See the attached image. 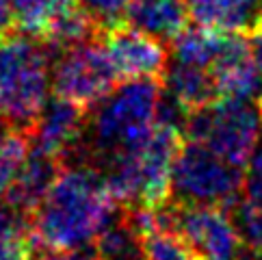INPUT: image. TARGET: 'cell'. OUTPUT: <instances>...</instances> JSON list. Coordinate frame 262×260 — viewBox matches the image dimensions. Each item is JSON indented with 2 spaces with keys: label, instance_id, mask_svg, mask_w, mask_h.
Wrapping results in <instances>:
<instances>
[{
  "label": "cell",
  "instance_id": "6da1fadb",
  "mask_svg": "<svg viewBox=\"0 0 262 260\" xmlns=\"http://www.w3.org/2000/svg\"><path fill=\"white\" fill-rule=\"evenodd\" d=\"M117 210L119 204L98 167L63 165L33 212V239L39 249L91 247Z\"/></svg>",
  "mask_w": 262,
  "mask_h": 260
},
{
  "label": "cell",
  "instance_id": "7a4b0ae2",
  "mask_svg": "<svg viewBox=\"0 0 262 260\" xmlns=\"http://www.w3.org/2000/svg\"><path fill=\"white\" fill-rule=\"evenodd\" d=\"M163 94V78L154 76L128 78L124 85L115 87L89 111L85 139L72 163H78L80 154L87 152L82 163L98 167L111 156L141 145L158 124Z\"/></svg>",
  "mask_w": 262,
  "mask_h": 260
},
{
  "label": "cell",
  "instance_id": "3957f363",
  "mask_svg": "<svg viewBox=\"0 0 262 260\" xmlns=\"http://www.w3.org/2000/svg\"><path fill=\"white\" fill-rule=\"evenodd\" d=\"M184 141L182 128L158 119L141 145L98 165L108 191L124 208H158L169 202L171 167Z\"/></svg>",
  "mask_w": 262,
  "mask_h": 260
},
{
  "label": "cell",
  "instance_id": "277c9868",
  "mask_svg": "<svg viewBox=\"0 0 262 260\" xmlns=\"http://www.w3.org/2000/svg\"><path fill=\"white\" fill-rule=\"evenodd\" d=\"M54 50L39 37L9 33L0 39V115L31 130L48 100Z\"/></svg>",
  "mask_w": 262,
  "mask_h": 260
},
{
  "label": "cell",
  "instance_id": "5b68a950",
  "mask_svg": "<svg viewBox=\"0 0 262 260\" xmlns=\"http://www.w3.org/2000/svg\"><path fill=\"white\" fill-rule=\"evenodd\" d=\"M182 135L206 145L230 165L245 169L262 135V111L258 100L219 98L208 106L191 111Z\"/></svg>",
  "mask_w": 262,
  "mask_h": 260
},
{
  "label": "cell",
  "instance_id": "8992f818",
  "mask_svg": "<svg viewBox=\"0 0 262 260\" xmlns=\"http://www.w3.org/2000/svg\"><path fill=\"white\" fill-rule=\"evenodd\" d=\"M243 198V169L206 145L184 139L171 167L169 200L186 206L230 208Z\"/></svg>",
  "mask_w": 262,
  "mask_h": 260
},
{
  "label": "cell",
  "instance_id": "52a82bcc",
  "mask_svg": "<svg viewBox=\"0 0 262 260\" xmlns=\"http://www.w3.org/2000/svg\"><path fill=\"white\" fill-rule=\"evenodd\" d=\"M119 74L102 37L59 50L52 59L50 85L54 96L91 111L117 87Z\"/></svg>",
  "mask_w": 262,
  "mask_h": 260
},
{
  "label": "cell",
  "instance_id": "ba28073f",
  "mask_svg": "<svg viewBox=\"0 0 262 260\" xmlns=\"http://www.w3.org/2000/svg\"><path fill=\"white\" fill-rule=\"evenodd\" d=\"M158 210L165 224L184 236L198 260H254L228 208L186 206L169 200Z\"/></svg>",
  "mask_w": 262,
  "mask_h": 260
},
{
  "label": "cell",
  "instance_id": "9c48e42d",
  "mask_svg": "<svg viewBox=\"0 0 262 260\" xmlns=\"http://www.w3.org/2000/svg\"><path fill=\"white\" fill-rule=\"evenodd\" d=\"M102 37V35H100ZM104 48L113 61L119 78H163L169 65L165 44L133 26H113L104 31Z\"/></svg>",
  "mask_w": 262,
  "mask_h": 260
},
{
  "label": "cell",
  "instance_id": "30bf717a",
  "mask_svg": "<svg viewBox=\"0 0 262 260\" xmlns=\"http://www.w3.org/2000/svg\"><path fill=\"white\" fill-rule=\"evenodd\" d=\"M89 111L59 96L46 100L39 117L33 126V143L41 150L59 156L68 165L80 150L87 130Z\"/></svg>",
  "mask_w": 262,
  "mask_h": 260
},
{
  "label": "cell",
  "instance_id": "8fae6325",
  "mask_svg": "<svg viewBox=\"0 0 262 260\" xmlns=\"http://www.w3.org/2000/svg\"><path fill=\"white\" fill-rule=\"evenodd\" d=\"M61 167L63 163L59 156L46 152L33 143L29 156H26V163L20 169V174H17L15 182L9 187V191L0 200L9 202L17 210L33 217V212L37 210V206L46 198V193L50 191L54 180H57Z\"/></svg>",
  "mask_w": 262,
  "mask_h": 260
},
{
  "label": "cell",
  "instance_id": "7c38bea8",
  "mask_svg": "<svg viewBox=\"0 0 262 260\" xmlns=\"http://www.w3.org/2000/svg\"><path fill=\"white\" fill-rule=\"evenodd\" d=\"M189 17L204 29L247 35L262 26V0H184Z\"/></svg>",
  "mask_w": 262,
  "mask_h": 260
},
{
  "label": "cell",
  "instance_id": "4fadbf2b",
  "mask_svg": "<svg viewBox=\"0 0 262 260\" xmlns=\"http://www.w3.org/2000/svg\"><path fill=\"white\" fill-rule=\"evenodd\" d=\"M126 24L152 35L161 41H171L186 29L189 11L184 0H130L126 11Z\"/></svg>",
  "mask_w": 262,
  "mask_h": 260
},
{
  "label": "cell",
  "instance_id": "5bb4252c",
  "mask_svg": "<svg viewBox=\"0 0 262 260\" xmlns=\"http://www.w3.org/2000/svg\"><path fill=\"white\" fill-rule=\"evenodd\" d=\"M165 91L169 94L186 113L198 111L219 100L217 82L210 70L195 68V65L176 63L167 65L163 76Z\"/></svg>",
  "mask_w": 262,
  "mask_h": 260
},
{
  "label": "cell",
  "instance_id": "9a60e30c",
  "mask_svg": "<svg viewBox=\"0 0 262 260\" xmlns=\"http://www.w3.org/2000/svg\"><path fill=\"white\" fill-rule=\"evenodd\" d=\"M98 260H143L141 232L133 224L128 210L119 206L115 217L93 243Z\"/></svg>",
  "mask_w": 262,
  "mask_h": 260
},
{
  "label": "cell",
  "instance_id": "2e32d148",
  "mask_svg": "<svg viewBox=\"0 0 262 260\" xmlns=\"http://www.w3.org/2000/svg\"><path fill=\"white\" fill-rule=\"evenodd\" d=\"M226 35L228 33L210 31V29H204V26H198V24L186 26V29H182L169 41L171 57L176 63L210 70L223 50Z\"/></svg>",
  "mask_w": 262,
  "mask_h": 260
},
{
  "label": "cell",
  "instance_id": "e0dca14e",
  "mask_svg": "<svg viewBox=\"0 0 262 260\" xmlns=\"http://www.w3.org/2000/svg\"><path fill=\"white\" fill-rule=\"evenodd\" d=\"M141 245L143 260H198L180 232L163 224L156 208L152 219L141 230Z\"/></svg>",
  "mask_w": 262,
  "mask_h": 260
},
{
  "label": "cell",
  "instance_id": "ac0fdd59",
  "mask_svg": "<svg viewBox=\"0 0 262 260\" xmlns=\"http://www.w3.org/2000/svg\"><path fill=\"white\" fill-rule=\"evenodd\" d=\"M33 147V133L17 126L0 130V198L15 182Z\"/></svg>",
  "mask_w": 262,
  "mask_h": 260
},
{
  "label": "cell",
  "instance_id": "d6986e66",
  "mask_svg": "<svg viewBox=\"0 0 262 260\" xmlns=\"http://www.w3.org/2000/svg\"><path fill=\"white\" fill-rule=\"evenodd\" d=\"M72 3L76 0H11L17 31L41 39L54 15L61 13Z\"/></svg>",
  "mask_w": 262,
  "mask_h": 260
},
{
  "label": "cell",
  "instance_id": "ffe728a7",
  "mask_svg": "<svg viewBox=\"0 0 262 260\" xmlns=\"http://www.w3.org/2000/svg\"><path fill=\"white\" fill-rule=\"evenodd\" d=\"M232 212V219L238 228V234L243 239V243L249 249L251 256L262 254V204H256L247 200L245 195L228 208Z\"/></svg>",
  "mask_w": 262,
  "mask_h": 260
},
{
  "label": "cell",
  "instance_id": "44dd1931",
  "mask_svg": "<svg viewBox=\"0 0 262 260\" xmlns=\"http://www.w3.org/2000/svg\"><path fill=\"white\" fill-rule=\"evenodd\" d=\"M76 3L96 20L100 31L104 33L121 24V20L126 17L130 0H76Z\"/></svg>",
  "mask_w": 262,
  "mask_h": 260
},
{
  "label": "cell",
  "instance_id": "7402d4cb",
  "mask_svg": "<svg viewBox=\"0 0 262 260\" xmlns=\"http://www.w3.org/2000/svg\"><path fill=\"white\" fill-rule=\"evenodd\" d=\"M243 195L251 202L262 204V135L243 169Z\"/></svg>",
  "mask_w": 262,
  "mask_h": 260
},
{
  "label": "cell",
  "instance_id": "603a6c76",
  "mask_svg": "<svg viewBox=\"0 0 262 260\" xmlns=\"http://www.w3.org/2000/svg\"><path fill=\"white\" fill-rule=\"evenodd\" d=\"M35 260H98V256L91 245L80 249H37Z\"/></svg>",
  "mask_w": 262,
  "mask_h": 260
},
{
  "label": "cell",
  "instance_id": "cb8c5ba5",
  "mask_svg": "<svg viewBox=\"0 0 262 260\" xmlns=\"http://www.w3.org/2000/svg\"><path fill=\"white\" fill-rule=\"evenodd\" d=\"M13 29H15V15L11 0H0V39L5 35L13 33Z\"/></svg>",
  "mask_w": 262,
  "mask_h": 260
},
{
  "label": "cell",
  "instance_id": "d4e9b609",
  "mask_svg": "<svg viewBox=\"0 0 262 260\" xmlns=\"http://www.w3.org/2000/svg\"><path fill=\"white\" fill-rule=\"evenodd\" d=\"M249 48H251V59H254V65H256L260 82H262V26H260L258 31L251 33V37H249Z\"/></svg>",
  "mask_w": 262,
  "mask_h": 260
},
{
  "label": "cell",
  "instance_id": "484cf974",
  "mask_svg": "<svg viewBox=\"0 0 262 260\" xmlns=\"http://www.w3.org/2000/svg\"><path fill=\"white\" fill-rule=\"evenodd\" d=\"M254 260H262V254H260V256H256V258H254Z\"/></svg>",
  "mask_w": 262,
  "mask_h": 260
}]
</instances>
